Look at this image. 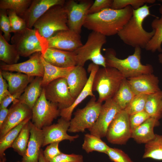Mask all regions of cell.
Masks as SVG:
<instances>
[{
    "label": "cell",
    "mask_w": 162,
    "mask_h": 162,
    "mask_svg": "<svg viewBox=\"0 0 162 162\" xmlns=\"http://www.w3.org/2000/svg\"><path fill=\"white\" fill-rule=\"evenodd\" d=\"M59 142L51 143L43 151L44 156L46 162H50L54 158L62 153L58 148Z\"/></svg>",
    "instance_id": "cell-42"
},
{
    "label": "cell",
    "mask_w": 162,
    "mask_h": 162,
    "mask_svg": "<svg viewBox=\"0 0 162 162\" xmlns=\"http://www.w3.org/2000/svg\"><path fill=\"white\" fill-rule=\"evenodd\" d=\"M160 2H162V0H160Z\"/></svg>",
    "instance_id": "cell-53"
},
{
    "label": "cell",
    "mask_w": 162,
    "mask_h": 162,
    "mask_svg": "<svg viewBox=\"0 0 162 162\" xmlns=\"http://www.w3.org/2000/svg\"><path fill=\"white\" fill-rule=\"evenodd\" d=\"M24 92L21 91L5 98L0 102V109L7 108L12 102L19 98Z\"/></svg>",
    "instance_id": "cell-47"
},
{
    "label": "cell",
    "mask_w": 162,
    "mask_h": 162,
    "mask_svg": "<svg viewBox=\"0 0 162 162\" xmlns=\"http://www.w3.org/2000/svg\"><path fill=\"white\" fill-rule=\"evenodd\" d=\"M106 154L113 162H133L127 154L118 148L109 147Z\"/></svg>",
    "instance_id": "cell-41"
},
{
    "label": "cell",
    "mask_w": 162,
    "mask_h": 162,
    "mask_svg": "<svg viewBox=\"0 0 162 162\" xmlns=\"http://www.w3.org/2000/svg\"><path fill=\"white\" fill-rule=\"evenodd\" d=\"M43 88L46 99L56 104L60 110L69 107L75 100L70 94L65 78L56 80Z\"/></svg>",
    "instance_id": "cell-12"
},
{
    "label": "cell",
    "mask_w": 162,
    "mask_h": 162,
    "mask_svg": "<svg viewBox=\"0 0 162 162\" xmlns=\"http://www.w3.org/2000/svg\"><path fill=\"white\" fill-rule=\"evenodd\" d=\"M39 162H46L44 156L43 151L41 148L40 150L39 155Z\"/></svg>",
    "instance_id": "cell-49"
},
{
    "label": "cell",
    "mask_w": 162,
    "mask_h": 162,
    "mask_svg": "<svg viewBox=\"0 0 162 162\" xmlns=\"http://www.w3.org/2000/svg\"><path fill=\"white\" fill-rule=\"evenodd\" d=\"M99 65L92 63L88 66V70L90 72L88 81L84 88L76 98L73 104L69 107L60 110V116L65 120L70 121L72 114L75 108L88 96H94L93 93L92 86L94 78Z\"/></svg>",
    "instance_id": "cell-22"
},
{
    "label": "cell",
    "mask_w": 162,
    "mask_h": 162,
    "mask_svg": "<svg viewBox=\"0 0 162 162\" xmlns=\"http://www.w3.org/2000/svg\"><path fill=\"white\" fill-rule=\"evenodd\" d=\"M44 142L42 129L37 128L31 121L30 137L26 152L22 157V162H39L40 152Z\"/></svg>",
    "instance_id": "cell-21"
},
{
    "label": "cell",
    "mask_w": 162,
    "mask_h": 162,
    "mask_svg": "<svg viewBox=\"0 0 162 162\" xmlns=\"http://www.w3.org/2000/svg\"><path fill=\"white\" fill-rule=\"evenodd\" d=\"M32 110V122L41 129L52 124L53 121L60 116V110L56 104L46 99L43 88Z\"/></svg>",
    "instance_id": "cell-8"
},
{
    "label": "cell",
    "mask_w": 162,
    "mask_h": 162,
    "mask_svg": "<svg viewBox=\"0 0 162 162\" xmlns=\"http://www.w3.org/2000/svg\"><path fill=\"white\" fill-rule=\"evenodd\" d=\"M32 112L26 105L18 99L15 100L9 109L7 118L0 128V138L26 119L32 118Z\"/></svg>",
    "instance_id": "cell-15"
},
{
    "label": "cell",
    "mask_w": 162,
    "mask_h": 162,
    "mask_svg": "<svg viewBox=\"0 0 162 162\" xmlns=\"http://www.w3.org/2000/svg\"><path fill=\"white\" fill-rule=\"evenodd\" d=\"M159 124V120L150 117L132 130L131 138L139 143L146 144L154 138V128Z\"/></svg>",
    "instance_id": "cell-24"
},
{
    "label": "cell",
    "mask_w": 162,
    "mask_h": 162,
    "mask_svg": "<svg viewBox=\"0 0 162 162\" xmlns=\"http://www.w3.org/2000/svg\"><path fill=\"white\" fill-rule=\"evenodd\" d=\"M9 112L7 108L0 109V128L5 121Z\"/></svg>",
    "instance_id": "cell-48"
},
{
    "label": "cell",
    "mask_w": 162,
    "mask_h": 162,
    "mask_svg": "<svg viewBox=\"0 0 162 162\" xmlns=\"http://www.w3.org/2000/svg\"><path fill=\"white\" fill-rule=\"evenodd\" d=\"M0 72L8 82V91L11 95L24 91L28 84L33 80V77L20 73H13L1 70Z\"/></svg>",
    "instance_id": "cell-25"
},
{
    "label": "cell",
    "mask_w": 162,
    "mask_h": 162,
    "mask_svg": "<svg viewBox=\"0 0 162 162\" xmlns=\"http://www.w3.org/2000/svg\"><path fill=\"white\" fill-rule=\"evenodd\" d=\"M92 3L90 0L82 1L79 3L73 0L65 1L64 6L67 12L69 29L80 34Z\"/></svg>",
    "instance_id": "cell-13"
},
{
    "label": "cell",
    "mask_w": 162,
    "mask_h": 162,
    "mask_svg": "<svg viewBox=\"0 0 162 162\" xmlns=\"http://www.w3.org/2000/svg\"><path fill=\"white\" fill-rule=\"evenodd\" d=\"M0 70L9 71H14L25 74L29 76L43 77L44 68L40 52H36L25 62L13 64L0 65Z\"/></svg>",
    "instance_id": "cell-16"
},
{
    "label": "cell",
    "mask_w": 162,
    "mask_h": 162,
    "mask_svg": "<svg viewBox=\"0 0 162 162\" xmlns=\"http://www.w3.org/2000/svg\"><path fill=\"white\" fill-rule=\"evenodd\" d=\"M43 53L48 48L74 52L83 44L80 34L70 30L58 31L47 40L39 37Z\"/></svg>",
    "instance_id": "cell-9"
},
{
    "label": "cell",
    "mask_w": 162,
    "mask_h": 162,
    "mask_svg": "<svg viewBox=\"0 0 162 162\" xmlns=\"http://www.w3.org/2000/svg\"><path fill=\"white\" fill-rule=\"evenodd\" d=\"M106 36L92 31L88 35L85 44L74 51L76 55V65L83 67L88 60L103 67H106V59L101 53V49L106 42Z\"/></svg>",
    "instance_id": "cell-6"
},
{
    "label": "cell",
    "mask_w": 162,
    "mask_h": 162,
    "mask_svg": "<svg viewBox=\"0 0 162 162\" xmlns=\"http://www.w3.org/2000/svg\"><path fill=\"white\" fill-rule=\"evenodd\" d=\"M135 95L130 87L127 79L124 78L112 99L122 110H124Z\"/></svg>",
    "instance_id": "cell-31"
},
{
    "label": "cell",
    "mask_w": 162,
    "mask_h": 162,
    "mask_svg": "<svg viewBox=\"0 0 162 162\" xmlns=\"http://www.w3.org/2000/svg\"><path fill=\"white\" fill-rule=\"evenodd\" d=\"M159 12L162 15V5H161L159 8Z\"/></svg>",
    "instance_id": "cell-50"
},
{
    "label": "cell",
    "mask_w": 162,
    "mask_h": 162,
    "mask_svg": "<svg viewBox=\"0 0 162 162\" xmlns=\"http://www.w3.org/2000/svg\"><path fill=\"white\" fill-rule=\"evenodd\" d=\"M151 26L154 33L145 49L153 52L156 51L162 52V15L153 20Z\"/></svg>",
    "instance_id": "cell-30"
},
{
    "label": "cell",
    "mask_w": 162,
    "mask_h": 162,
    "mask_svg": "<svg viewBox=\"0 0 162 162\" xmlns=\"http://www.w3.org/2000/svg\"><path fill=\"white\" fill-rule=\"evenodd\" d=\"M30 120L23 127L11 146L14 150L23 156L26 150L30 135Z\"/></svg>",
    "instance_id": "cell-34"
},
{
    "label": "cell",
    "mask_w": 162,
    "mask_h": 162,
    "mask_svg": "<svg viewBox=\"0 0 162 162\" xmlns=\"http://www.w3.org/2000/svg\"><path fill=\"white\" fill-rule=\"evenodd\" d=\"M131 6L123 9L111 8L104 9L98 13L88 14L83 26L106 36L117 34L133 15Z\"/></svg>",
    "instance_id": "cell-1"
},
{
    "label": "cell",
    "mask_w": 162,
    "mask_h": 162,
    "mask_svg": "<svg viewBox=\"0 0 162 162\" xmlns=\"http://www.w3.org/2000/svg\"><path fill=\"white\" fill-rule=\"evenodd\" d=\"M6 158L5 157L2 159H0V162H6Z\"/></svg>",
    "instance_id": "cell-51"
},
{
    "label": "cell",
    "mask_w": 162,
    "mask_h": 162,
    "mask_svg": "<svg viewBox=\"0 0 162 162\" xmlns=\"http://www.w3.org/2000/svg\"><path fill=\"white\" fill-rule=\"evenodd\" d=\"M42 78L36 77L33 79L18 99L31 110L41 94L43 89L41 84Z\"/></svg>",
    "instance_id": "cell-26"
},
{
    "label": "cell",
    "mask_w": 162,
    "mask_h": 162,
    "mask_svg": "<svg viewBox=\"0 0 162 162\" xmlns=\"http://www.w3.org/2000/svg\"><path fill=\"white\" fill-rule=\"evenodd\" d=\"M44 68L42 86L44 88L52 81L60 78H66L73 67L61 68L54 66L46 61L41 56Z\"/></svg>",
    "instance_id": "cell-27"
},
{
    "label": "cell",
    "mask_w": 162,
    "mask_h": 162,
    "mask_svg": "<svg viewBox=\"0 0 162 162\" xmlns=\"http://www.w3.org/2000/svg\"><path fill=\"white\" fill-rule=\"evenodd\" d=\"M131 132L129 116L124 110H122L109 126L106 137L112 144H124L131 138Z\"/></svg>",
    "instance_id": "cell-10"
},
{
    "label": "cell",
    "mask_w": 162,
    "mask_h": 162,
    "mask_svg": "<svg viewBox=\"0 0 162 162\" xmlns=\"http://www.w3.org/2000/svg\"><path fill=\"white\" fill-rule=\"evenodd\" d=\"M150 7L146 4L137 9H133L131 17L117 34L124 44L134 48H145L154 33V30L148 32L142 26L145 19L151 15Z\"/></svg>",
    "instance_id": "cell-2"
},
{
    "label": "cell",
    "mask_w": 162,
    "mask_h": 162,
    "mask_svg": "<svg viewBox=\"0 0 162 162\" xmlns=\"http://www.w3.org/2000/svg\"><path fill=\"white\" fill-rule=\"evenodd\" d=\"M101 138L91 134L84 135L82 148L87 153L93 151L106 153L109 148Z\"/></svg>",
    "instance_id": "cell-32"
},
{
    "label": "cell",
    "mask_w": 162,
    "mask_h": 162,
    "mask_svg": "<svg viewBox=\"0 0 162 162\" xmlns=\"http://www.w3.org/2000/svg\"><path fill=\"white\" fill-rule=\"evenodd\" d=\"M64 0H32L22 18L27 28H32L36 22L52 6L64 5Z\"/></svg>",
    "instance_id": "cell-19"
},
{
    "label": "cell",
    "mask_w": 162,
    "mask_h": 162,
    "mask_svg": "<svg viewBox=\"0 0 162 162\" xmlns=\"http://www.w3.org/2000/svg\"><path fill=\"white\" fill-rule=\"evenodd\" d=\"M102 103L96 100L95 96L92 97L86 105L78 109L74 117L70 121L68 131L70 133L84 132L94 125L99 116Z\"/></svg>",
    "instance_id": "cell-7"
},
{
    "label": "cell",
    "mask_w": 162,
    "mask_h": 162,
    "mask_svg": "<svg viewBox=\"0 0 162 162\" xmlns=\"http://www.w3.org/2000/svg\"><path fill=\"white\" fill-rule=\"evenodd\" d=\"M70 94L75 100L88 81L86 71L83 67H73L66 78Z\"/></svg>",
    "instance_id": "cell-23"
},
{
    "label": "cell",
    "mask_w": 162,
    "mask_h": 162,
    "mask_svg": "<svg viewBox=\"0 0 162 162\" xmlns=\"http://www.w3.org/2000/svg\"><path fill=\"white\" fill-rule=\"evenodd\" d=\"M11 26V33H15L27 28L24 20L12 10H6Z\"/></svg>",
    "instance_id": "cell-39"
},
{
    "label": "cell",
    "mask_w": 162,
    "mask_h": 162,
    "mask_svg": "<svg viewBox=\"0 0 162 162\" xmlns=\"http://www.w3.org/2000/svg\"><path fill=\"white\" fill-rule=\"evenodd\" d=\"M142 158L162 160V135L155 134L154 138L145 144Z\"/></svg>",
    "instance_id": "cell-35"
},
{
    "label": "cell",
    "mask_w": 162,
    "mask_h": 162,
    "mask_svg": "<svg viewBox=\"0 0 162 162\" xmlns=\"http://www.w3.org/2000/svg\"><path fill=\"white\" fill-rule=\"evenodd\" d=\"M144 110L150 117L159 120L162 117V91L148 95Z\"/></svg>",
    "instance_id": "cell-28"
},
{
    "label": "cell",
    "mask_w": 162,
    "mask_h": 162,
    "mask_svg": "<svg viewBox=\"0 0 162 162\" xmlns=\"http://www.w3.org/2000/svg\"><path fill=\"white\" fill-rule=\"evenodd\" d=\"M3 78L0 72V102L10 94L8 91V83Z\"/></svg>",
    "instance_id": "cell-46"
},
{
    "label": "cell",
    "mask_w": 162,
    "mask_h": 162,
    "mask_svg": "<svg viewBox=\"0 0 162 162\" xmlns=\"http://www.w3.org/2000/svg\"><path fill=\"white\" fill-rule=\"evenodd\" d=\"M122 110L112 98L102 104L98 119L89 130L90 133L100 138L106 137L107 129L116 115Z\"/></svg>",
    "instance_id": "cell-14"
},
{
    "label": "cell",
    "mask_w": 162,
    "mask_h": 162,
    "mask_svg": "<svg viewBox=\"0 0 162 162\" xmlns=\"http://www.w3.org/2000/svg\"><path fill=\"white\" fill-rule=\"evenodd\" d=\"M67 22L64 5H57L48 9L36 22L33 27L37 34L47 40L58 31L69 30Z\"/></svg>",
    "instance_id": "cell-4"
},
{
    "label": "cell",
    "mask_w": 162,
    "mask_h": 162,
    "mask_svg": "<svg viewBox=\"0 0 162 162\" xmlns=\"http://www.w3.org/2000/svg\"><path fill=\"white\" fill-rule=\"evenodd\" d=\"M141 48L136 47L133 54L125 58L120 59L116 57L114 50L108 49L104 56L106 67L116 69L126 79L142 74H152L153 70L151 65H144L141 63Z\"/></svg>",
    "instance_id": "cell-3"
},
{
    "label": "cell",
    "mask_w": 162,
    "mask_h": 162,
    "mask_svg": "<svg viewBox=\"0 0 162 162\" xmlns=\"http://www.w3.org/2000/svg\"><path fill=\"white\" fill-rule=\"evenodd\" d=\"M15 162H22V161H17Z\"/></svg>",
    "instance_id": "cell-52"
},
{
    "label": "cell",
    "mask_w": 162,
    "mask_h": 162,
    "mask_svg": "<svg viewBox=\"0 0 162 162\" xmlns=\"http://www.w3.org/2000/svg\"><path fill=\"white\" fill-rule=\"evenodd\" d=\"M19 54L15 46L9 44L0 32V59L7 64L17 63L20 58Z\"/></svg>",
    "instance_id": "cell-29"
},
{
    "label": "cell",
    "mask_w": 162,
    "mask_h": 162,
    "mask_svg": "<svg viewBox=\"0 0 162 162\" xmlns=\"http://www.w3.org/2000/svg\"><path fill=\"white\" fill-rule=\"evenodd\" d=\"M0 28L3 33V35L8 42L11 39V26L7 10H0Z\"/></svg>",
    "instance_id": "cell-40"
},
{
    "label": "cell",
    "mask_w": 162,
    "mask_h": 162,
    "mask_svg": "<svg viewBox=\"0 0 162 162\" xmlns=\"http://www.w3.org/2000/svg\"><path fill=\"white\" fill-rule=\"evenodd\" d=\"M112 1L111 0H95L89 9L88 14L98 13L104 9L111 8Z\"/></svg>",
    "instance_id": "cell-45"
},
{
    "label": "cell",
    "mask_w": 162,
    "mask_h": 162,
    "mask_svg": "<svg viewBox=\"0 0 162 162\" xmlns=\"http://www.w3.org/2000/svg\"><path fill=\"white\" fill-rule=\"evenodd\" d=\"M41 56L46 61L58 67L66 68L76 65V55L74 52L48 48Z\"/></svg>",
    "instance_id": "cell-20"
},
{
    "label": "cell",
    "mask_w": 162,
    "mask_h": 162,
    "mask_svg": "<svg viewBox=\"0 0 162 162\" xmlns=\"http://www.w3.org/2000/svg\"><path fill=\"white\" fill-rule=\"evenodd\" d=\"M150 117L145 110L129 116L131 130L140 125Z\"/></svg>",
    "instance_id": "cell-43"
},
{
    "label": "cell",
    "mask_w": 162,
    "mask_h": 162,
    "mask_svg": "<svg viewBox=\"0 0 162 162\" xmlns=\"http://www.w3.org/2000/svg\"><path fill=\"white\" fill-rule=\"evenodd\" d=\"M70 126V121L61 117L57 123L52 124L42 129L44 136L43 147L51 143L68 140L71 142L79 137L78 135L70 136L67 133Z\"/></svg>",
    "instance_id": "cell-17"
},
{
    "label": "cell",
    "mask_w": 162,
    "mask_h": 162,
    "mask_svg": "<svg viewBox=\"0 0 162 162\" xmlns=\"http://www.w3.org/2000/svg\"><path fill=\"white\" fill-rule=\"evenodd\" d=\"M82 155L74 154H65L62 153L54 158L50 162H83Z\"/></svg>",
    "instance_id": "cell-44"
},
{
    "label": "cell",
    "mask_w": 162,
    "mask_h": 162,
    "mask_svg": "<svg viewBox=\"0 0 162 162\" xmlns=\"http://www.w3.org/2000/svg\"><path fill=\"white\" fill-rule=\"evenodd\" d=\"M154 0H113L111 8L116 10L131 6L134 9H137L146 4H153Z\"/></svg>",
    "instance_id": "cell-38"
},
{
    "label": "cell",
    "mask_w": 162,
    "mask_h": 162,
    "mask_svg": "<svg viewBox=\"0 0 162 162\" xmlns=\"http://www.w3.org/2000/svg\"><path fill=\"white\" fill-rule=\"evenodd\" d=\"M32 0H0V9L12 10L22 18Z\"/></svg>",
    "instance_id": "cell-36"
},
{
    "label": "cell",
    "mask_w": 162,
    "mask_h": 162,
    "mask_svg": "<svg viewBox=\"0 0 162 162\" xmlns=\"http://www.w3.org/2000/svg\"><path fill=\"white\" fill-rule=\"evenodd\" d=\"M124 78L115 68L106 67L99 68L94 76L92 86L93 91L98 94V100L102 103L112 98Z\"/></svg>",
    "instance_id": "cell-5"
},
{
    "label": "cell",
    "mask_w": 162,
    "mask_h": 162,
    "mask_svg": "<svg viewBox=\"0 0 162 162\" xmlns=\"http://www.w3.org/2000/svg\"><path fill=\"white\" fill-rule=\"evenodd\" d=\"M135 95L150 94L160 91L158 77L152 74H144L127 79Z\"/></svg>",
    "instance_id": "cell-18"
},
{
    "label": "cell",
    "mask_w": 162,
    "mask_h": 162,
    "mask_svg": "<svg viewBox=\"0 0 162 162\" xmlns=\"http://www.w3.org/2000/svg\"><path fill=\"white\" fill-rule=\"evenodd\" d=\"M31 118H27L15 127L11 129L4 136L0 138V159L5 156L4 152L8 148L11 147L15 140L18 135L24 126L30 120Z\"/></svg>",
    "instance_id": "cell-33"
},
{
    "label": "cell",
    "mask_w": 162,
    "mask_h": 162,
    "mask_svg": "<svg viewBox=\"0 0 162 162\" xmlns=\"http://www.w3.org/2000/svg\"><path fill=\"white\" fill-rule=\"evenodd\" d=\"M148 95L146 94L135 95L124 110L129 116L144 110Z\"/></svg>",
    "instance_id": "cell-37"
},
{
    "label": "cell",
    "mask_w": 162,
    "mask_h": 162,
    "mask_svg": "<svg viewBox=\"0 0 162 162\" xmlns=\"http://www.w3.org/2000/svg\"><path fill=\"white\" fill-rule=\"evenodd\" d=\"M11 42L14 45L20 56L27 57L36 52L41 53L42 49L36 30L26 28L14 33Z\"/></svg>",
    "instance_id": "cell-11"
}]
</instances>
